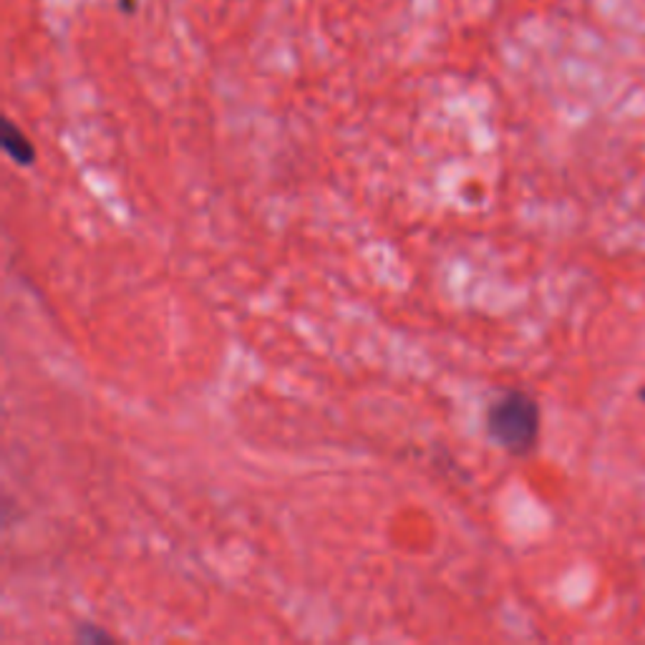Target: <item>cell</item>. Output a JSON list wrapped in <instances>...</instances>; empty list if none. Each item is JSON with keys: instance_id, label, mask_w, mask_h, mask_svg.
Instances as JSON below:
<instances>
[{"instance_id": "obj_1", "label": "cell", "mask_w": 645, "mask_h": 645, "mask_svg": "<svg viewBox=\"0 0 645 645\" xmlns=\"http://www.w3.org/2000/svg\"><path fill=\"white\" fill-rule=\"evenodd\" d=\"M485 429L499 449L512 457H525L540 439V407L529 393L505 389L489 401Z\"/></svg>"}, {"instance_id": "obj_2", "label": "cell", "mask_w": 645, "mask_h": 645, "mask_svg": "<svg viewBox=\"0 0 645 645\" xmlns=\"http://www.w3.org/2000/svg\"><path fill=\"white\" fill-rule=\"evenodd\" d=\"M0 144H3V152L11 157L18 167H31L36 162V147L33 141L28 139V134L16 127L11 119L3 121V131H0Z\"/></svg>"}, {"instance_id": "obj_3", "label": "cell", "mask_w": 645, "mask_h": 645, "mask_svg": "<svg viewBox=\"0 0 645 645\" xmlns=\"http://www.w3.org/2000/svg\"><path fill=\"white\" fill-rule=\"evenodd\" d=\"M79 638L81 641H109V635H106L104 631H91V633H86L84 628L79 631Z\"/></svg>"}, {"instance_id": "obj_4", "label": "cell", "mask_w": 645, "mask_h": 645, "mask_svg": "<svg viewBox=\"0 0 645 645\" xmlns=\"http://www.w3.org/2000/svg\"><path fill=\"white\" fill-rule=\"evenodd\" d=\"M641 399H643V401H645V389H643V391H641Z\"/></svg>"}]
</instances>
